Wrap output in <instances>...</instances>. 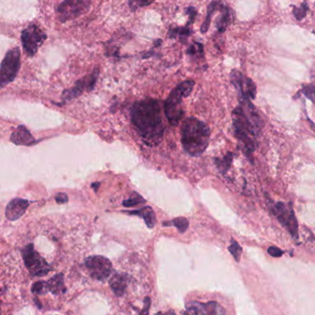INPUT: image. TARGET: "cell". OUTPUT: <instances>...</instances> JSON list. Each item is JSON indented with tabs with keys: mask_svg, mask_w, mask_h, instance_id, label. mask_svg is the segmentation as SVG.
<instances>
[{
	"mask_svg": "<svg viewBox=\"0 0 315 315\" xmlns=\"http://www.w3.org/2000/svg\"><path fill=\"white\" fill-rule=\"evenodd\" d=\"M144 202V198H142L140 194H137V193H133L131 194L130 198L124 201L123 205L126 207H132Z\"/></svg>",
	"mask_w": 315,
	"mask_h": 315,
	"instance_id": "obj_24",
	"label": "cell"
},
{
	"mask_svg": "<svg viewBox=\"0 0 315 315\" xmlns=\"http://www.w3.org/2000/svg\"><path fill=\"white\" fill-rule=\"evenodd\" d=\"M47 291H48V288H47L46 282L37 281L35 283L32 284V292L33 294L42 295V294H45Z\"/></svg>",
	"mask_w": 315,
	"mask_h": 315,
	"instance_id": "obj_29",
	"label": "cell"
},
{
	"mask_svg": "<svg viewBox=\"0 0 315 315\" xmlns=\"http://www.w3.org/2000/svg\"><path fill=\"white\" fill-rule=\"evenodd\" d=\"M48 291L53 293L54 295H59L67 291V288L64 283V275L62 273L54 275L53 278L46 282Z\"/></svg>",
	"mask_w": 315,
	"mask_h": 315,
	"instance_id": "obj_19",
	"label": "cell"
},
{
	"mask_svg": "<svg viewBox=\"0 0 315 315\" xmlns=\"http://www.w3.org/2000/svg\"><path fill=\"white\" fill-rule=\"evenodd\" d=\"M85 266L90 277L98 281H105L113 273L112 263L103 255L88 257L85 260Z\"/></svg>",
	"mask_w": 315,
	"mask_h": 315,
	"instance_id": "obj_9",
	"label": "cell"
},
{
	"mask_svg": "<svg viewBox=\"0 0 315 315\" xmlns=\"http://www.w3.org/2000/svg\"><path fill=\"white\" fill-rule=\"evenodd\" d=\"M302 94L305 95L307 98L311 100V102H315V86L308 85L303 87L302 90Z\"/></svg>",
	"mask_w": 315,
	"mask_h": 315,
	"instance_id": "obj_31",
	"label": "cell"
},
{
	"mask_svg": "<svg viewBox=\"0 0 315 315\" xmlns=\"http://www.w3.org/2000/svg\"><path fill=\"white\" fill-rule=\"evenodd\" d=\"M23 261L28 270L34 277H44L51 270V266L43 257L34 250L33 244H28L23 248Z\"/></svg>",
	"mask_w": 315,
	"mask_h": 315,
	"instance_id": "obj_8",
	"label": "cell"
},
{
	"mask_svg": "<svg viewBox=\"0 0 315 315\" xmlns=\"http://www.w3.org/2000/svg\"><path fill=\"white\" fill-rule=\"evenodd\" d=\"M10 141L15 145L22 146H31L36 143L35 139L24 126H18V128L10 135Z\"/></svg>",
	"mask_w": 315,
	"mask_h": 315,
	"instance_id": "obj_15",
	"label": "cell"
},
{
	"mask_svg": "<svg viewBox=\"0 0 315 315\" xmlns=\"http://www.w3.org/2000/svg\"><path fill=\"white\" fill-rule=\"evenodd\" d=\"M131 117L135 130L146 144L151 147L160 144L164 134V126L158 100L148 98L135 103Z\"/></svg>",
	"mask_w": 315,
	"mask_h": 315,
	"instance_id": "obj_1",
	"label": "cell"
},
{
	"mask_svg": "<svg viewBox=\"0 0 315 315\" xmlns=\"http://www.w3.org/2000/svg\"><path fill=\"white\" fill-rule=\"evenodd\" d=\"M233 18V12L232 9L227 5L223 4L220 11V15L216 19V28L219 34L224 33L227 31L228 27L230 26V23H232Z\"/></svg>",
	"mask_w": 315,
	"mask_h": 315,
	"instance_id": "obj_16",
	"label": "cell"
},
{
	"mask_svg": "<svg viewBox=\"0 0 315 315\" xmlns=\"http://www.w3.org/2000/svg\"><path fill=\"white\" fill-rule=\"evenodd\" d=\"M170 223H171V225L176 227L181 233H184L185 230H187L188 225H189L188 221L185 218H177V219L172 220Z\"/></svg>",
	"mask_w": 315,
	"mask_h": 315,
	"instance_id": "obj_25",
	"label": "cell"
},
{
	"mask_svg": "<svg viewBox=\"0 0 315 315\" xmlns=\"http://www.w3.org/2000/svg\"><path fill=\"white\" fill-rule=\"evenodd\" d=\"M230 81L238 91L240 99L252 100L257 95V86L250 77L244 76L237 69L230 72Z\"/></svg>",
	"mask_w": 315,
	"mask_h": 315,
	"instance_id": "obj_10",
	"label": "cell"
},
{
	"mask_svg": "<svg viewBox=\"0 0 315 315\" xmlns=\"http://www.w3.org/2000/svg\"><path fill=\"white\" fill-rule=\"evenodd\" d=\"M209 135L210 130L204 122L190 117L182 127V144L191 156H200L208 146Z\"/></svg>",
	"mask_w": 315,
	"mask_h": 315,
	"instance_id": "obj_2",
	"label": "cell"
},
{
	"mask_svg": "<svg viewBox=\"0 0 315 315\" xmlns=\"http://www.w3.org/2000/svg\"><path fill=\"white\" fill-rule=\"evenodd\" d=\"M272 212L292 237L297 238L298 222L292 208H288L284 203L279 202L273 207Z\"/></svg>",
	"mask_w": 315,
	"mask_h": 315,
	"instance_id": "obj_12",
	"label": "cell"
},
{
	"mask_svg": "<svg viewBox=\"0 0 315 315\" xmlns=\"http://www.w3.org/2000/svg\"><path fill=\"white\" fill-rule=\"evenodd\" d=\"M231 161H232V154L231 153H228V155L221 161L218 160V164H219V168L221 169V171L225 172L230 168Z\"/></svg>",
	"mask_w": 315,
	"mask_h": 315,
	"instance_id": "obj_30",
	"label": "cell"
},
{
	"mask_svg": "<svg viewBox=\"0 0 315 315\" xmlns=\"http://www.w3.org/2000/svg\"><path fill=\"white\" fill-rule=\"evenodd\" d=\"M129 214H131V215H136V216L142 218L149 229L154 228V226L156 224V216H155L153 209L150 207H142V208H140L139 210L129 212Z\"/></svg>",
	"mask_w": 315,
	"mask_h": 315,
	"instance_id": "obj_21",
	"label": "cell"
},
{
	"mask_svg": "<svg viewBox=\"0 0 315 315\" xmlns=\"http://www.w3.org/2000/svg\"><path fill=\"white\" fill-rule=\"evenodd\" d=\"M30 202L22 198H14L6 207L5 215L9 221H17L25 214Z\"/></svg>",
	"mask_w": 315,
	"mask_h": 315,
	"instance_id": "obj_14",
	"label": "cell"
},
{
	"mask_svg": "<svg viewBox=\"0 0 315 315\" xmlns=\"http://www.w3.org/2000/svg\"><path fill=\"white\" fill-rule=\"evenodd\" d=\"M55 201L58 204H66L68 201V194L65 193H59L55 196Z\"/></svg>",
	"mask_w": 315,
	"mask_h": 315,
	"instance_id": "obj_34",
	"label": "cell"
},
{
	"mask_svg": "<svg viewBox=\"0 0 315 315\" xmlns=\"http://www.w3.org/2000/svg\"><path fill=\"white\" fill-rule=\"evenodd\" d=\"M186 54L194 59L205 58V48L200 42H193L186 49Z\"/></svg>",
	"mask_w": 315,
	"mask_h": 315,
	"instance_id": "obj_22",
	"label": "cell"
},
{
	"mask_svg": "<svg viewBox=\"0 0 315 315\" xmlns=\"http://www.w3.org/2000/svg\"><path fill=\"white\" fill-rule=\"evenodd\" d=\"M229 251L232 254V257H234L235 261L240 262L241 255H242V252H243V249H242V247L240 246V244L235 240H231V243H230V247H229Z\"/></svg>",
	"mask_w": 315,
	"mask_h": 315,
	"instance_id": "obj_26",
	"label": "cell"
},
{
	"mask_svg": "<svg viewBox=\"0 0 315 315\" xmlns=\"http://www.w3.org/2000/svg\"><path fill=\"white\" fill-rule=\"evenodd\" d=\"M127 282H128L127 275L115 273L112 275V278L109 280V285H110L111 289L113 290V292L117 297H121L126 293Z\"/></svg>",
	"mask_w": 315,
	"mask_h": 315,
	"instance_id": "obj_17",
	"label": "cell"
},
{
	"mask_svg": "<svg viewBox=\"0 0 315 315\" xmlns=\"http://www.w3.org/2000/svg\"><path fill=\"white\" fill-rule=\"evenodd\" d=\"M194 33L192 26L185 24V26H174L171 25L167 32L168 39H178L183 43H185L187 39Z\"/></svg>",
	"mask_w": 315,
	"mask_h": 315,
	"instance_id": "obj_18",
	"label": "cell"
},
{
	"mask_svg": "<svg viewBox=\"0 0 315 315\" xmlns=\"http://www.w3.org/2000/svg\"><path fill=\"white\" fill-rule=\"evenodd\" d=\"M47 35L36 23H32L22 32V44L23 50L28 56L32 57L36 54L38 50L44 45Z\"/></svg>",
	"mask_w": 315,
	"mask_h": 315,
	"instance_id": "obj_7",
	"label": "cell"
},
{
	"mask_svg": "<svg viewBox=\"0 0 315 315\" xmlns=\"http://www.w3.org/2000/svg\"><path fill=\"white\" fill-rule=\"evenodd\" d=\"M155 1L156 0H127V5L131 12H135L141 8H146L153 4Z\"/></svg>",
	"mask_w": 315,
	"mask_h": 315,
	"instance_id": "obj_23",
	"label": "cell"
},
{
	"mask_svg": "<svg viewBox=\"0 0 315 315\" xmlns=\"http://www.w3.org/2000/svg\"><path fill=\"white\" fill-rule=\"evenodd\" d=\"M232 119L236 137L243 143L248 154L252 153L255 149V136L259 130L252 125L242 106L234 109Z\"/></svg>",
	"mask_w": 315,
	"mask_h": 315,
	"instance_id": "obj_4",
	"label": "cell"
},
{
	"mask_svg": "<svg viewBox=\"0 0 315 315\" xmlns=\"http://www.w3.org/2000/svg\"><path fill=\"white\" fill-rule=\"evenodd\" d=\"M308 10H309V7L307 5L306 1H304L301 6V8H297V7L293 8V15L295 16V18H297L298 21H302V18H305Z\"/></svg>",
	"mask_w": 315,
	"mask_h": 315,
	"instance_id": "obj_27",
	"label": "cell"
},
{
	"mask_svg": "<svg viewBox=\"0 0 315 315\" xmlns=\"http://www.w3.org/2000/svg\"><path fill=\"white\" fill-rule=\"evenodd\" d=\"M194 81H185L171 90L164 103V113L168 121L172 126H177L185 116L183 98L191 94L194 89Z\"/></svg>",
	"mask_w": 315,
	"mask_h": 315,
	"instance_id": "obj_3",
	"label": "cell"
},
{
	"mask_svg": "<svg viewBox=\"0 0 315 315\" xmlns=\"http://www.w3.org/2000/svg\"><path fill=\"white\" fill-rule=\"evenodd\" d=\"M150 305H151V300H150V298L145 297L144 307H143V310L140 311V315H149Z\"/></svg>",
	"mask_w": 315,
	"mask_h": 315,
	"instance_id": "obj_32",
	"label": "cell"
},
{
	"mask_svg": "<svg viewBox=\"0 0 315 315\" xmlns=\"http://www.w3.org/2000/svg\"><path fill=\"white\" fill-rule=\"evenodd\" d=\"M267 252L270 254L271 257H280L283 255V251L280 250L279 248L275 247V246H271V247L268 248Z\"/></svg>",
	"mask_w": 315,
	"mask_h": 315,
	"instance_id": "obj_33",
	"label": "cell"
},
{
	"mask_svg": "<svg viewBox=\"0 0 315 315\" xmlns=\"http://www.w3.org/2000/svg\"><path fill=\"white\" fill-rule=\"evenodd\" d=\"M99 75V68H95L94 70L89 76L82 77L80 81L76 82V84L73 88L69 89V90H65L63 94H62V100L64 102H68L70 100L75 99V98L78 97L80 95L82 94V92L84 90L90 91V90H93L95 84L98 81Z\"/></svg>",
	"mask_w": 315,
	"mask_h": 315,
	"instance_id": "obj_11",
	"label": "cell"
},
{
	"mask_svg": "<svg viewBox=\"0 0 315 315\" xmlns=\"http://www.w3.org/2000/svg\"><path fill=\"white\" fill-rule=\"evenodd\" d=\"M221 1L219 0H213L211 1L207 8V15H206V18L204 23H202L201 27H200V32L202 34H206L208 30H209V26H210V23H211L212 18L214 16V14L216 13V10L219 9L220 5H221Z\"/></svg>",
	"mask_w": 315,
	"mask_h": 315,
	"instance_id": "obj_20",
	"label": "cell"
},
{
	"mask_svg": "<svg viewBox=\"0 0 315 315\" xmlns=\"http://www.w3.org/2000/svg\"><path fill=\"white\" fill-rule=\"evenodd\" d=\"M184 315H226V312L219 302H191L186 304Z\"/></svg>",
	"mask_w": 315,
	"mask_h": 315,
	"instance_id": "obj_13",
	"label": "cell"
},
{
	"mask_svg": "<svg viewBox=\"0 0 315 315\" xmlns=\"http://www.w3.org/2000/svg\"><path fill=\"white\" fill-rule=\"evenodd\" d=\"M185 12L187 15V18H188L186 24L189 25V26H192L195 22L196 17H198V9H195V7H194V6H189L185 9Z\"/></svg>",
	"mask_w": 315,
	"mask_h": 315,
	"instance_id": "obj_28",
	"label": "cell"
},
{
	"mask_svg": "<svg viewBox=\"0 0 315 315\" xmlns=\"http://www.w3.org/2000/svg\"><path fill=\"white\" fill-rule=\"evenodd\" d=\"M156 315H175V313H174L173 311H170V312H168V313H162V312H160V313H157Z\"/></svg>",
	"mask_w": 315,
	"mask_h": 315,
	"instance_id": "obj_36",
	"label": "cell"
},
{
	"mask_svg": "<svg viewBox=\"0 0 315 315\" xmlns=\"http://www.w3.org/2000/svg\"><path fill=\"white\" fill-rule=\"evenodd\" d=\"M100 185H101V184H100L99 182H97V183H93V184L91 185V187L93 188L95 192H97V190L99 188Z\"/></svg>",
	"mask_w": 315,
	"mask_h": 315,
	"instance_id": "obj_35",
	"label": "cell"
},
{
	"mask_svg": "<svg viewBox=\"0 0 315 315\" xmlns=\"http://www.w3.org/2000/svg\"><path fill=\"white\" fill-rule=\"evenodd\" d=\"M92 0H64L56 7V16L61 23L80 18L90 9Z\"/></svg>",
	"mask_w": 315,
	"mask_h": 315,
	"instance_id": "obj_6",
	"label": "cell"
},
{
	"mask_svg": "<svg viewBox=\"0 0 315 315\" xmlns=\"http://www.w3.org/2000/svg\"><path fill=\"white\" fill-rule=\"evenodd\" d=\"M21 68V50L18 47L9 49L0 65V90L16 78Z\"/></svg>",
	"mask_w": 315,
	"mask_h": 315,
	"instance_id": "obj_5",
	"label": "cell"
}]
</instances>
